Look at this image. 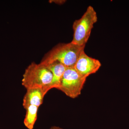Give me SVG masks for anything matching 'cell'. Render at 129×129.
<instances>
[{
  "label": "cell",
  "instance_id": "6da1fadb",
  "mask_svg": "<svg viewBox=\"0 0 129 129\" xmlns=\"http://www.w3.org/2000/svg\"><path fill=\"white\" fill-rule=\"evenodd\" d=\"M85 46H80L72 42L57 45L47 53L40 64L46 67L57 62L67 68L74 67Z\"/></svg>",
  "mask_w": 129,
  "mask_h": 129
},
{
  "label": "cell",
  "instance_id": "7a4b0ae2",
  "mask_svg": "<svg viewBox=\"0 0 129 129\" xmlns=\"http://www.w3.org/2000/svg\"><path fill=\"white\" fill-rule=\"evenodd\" d=\"M52 73L45 66L32 62L25 70L22 85L26 89L34 88L45 89L48 92L52 81Z\"/></svg>",
  "mask_w": 129,
  "mask_h": 129
},
{
  "label": "cell",
  "instance_id": "3957f363",
  "mask_svg": "<svg viewBox=\"0 0 129 129\" xmlns=\"http://www.w3.org/2000/svg\"><path fill=\"white\" fill-rule=\"evenodd\" d=\"M97 20V15L94 9L91 6L88 7L82 17L74 22L73 38L71 42L80 46H85Z\"/></svg>",
  "mask_w": 129,
  "mask_h": 129
},
{
  "label": "cell",
  "instance_id": "277c9868",
  "mask_svg": "<svg viewBox=\"0 0 129 129\" xmlns=\"http://www.w3.org/2000/svg\"><path fill=\"white\" fill-rule=\"evenodd\" d=\"M86 79L80 75L74 67L68 68L63 75L57 89L67 96L75 99L81 94Z\"/></svg>",
  "mask_w": 129,
  "mask_h": 129
},
{
  "label": "cell",
  "instance_id": "5b68a950",
  "mask_svg": "<svg viewBox=\"0 0 129 129\" xmlns=\"http://www.w3.org/2000/svg\"><path fill=\"white\" fill-rule=\"evenodd\" d=\"M101 66L97 59L90 57L83 51L81 53L74 68L80 75L87 78L90 75L96 73Z\"/></svg>",
  "mask_w": 129,
  "mask_h": 129
},
{
  "label": "cell",
  "instance_id": "8992f818",
  "mask_svg": "<svg viewBox=\"0 0 129 129\" xmlns=\"http://www.w3.org/2000/svg\"><path fill=\"white\" fill-rule=\"evenodd\" d=\"M45 89L42 88H34L27 90L23 101L24 108L33 105L39 107L42 104L44 96L47 93Z\"/></svg>",
  "mask_w": 129,
  "mask_h": 129
},
{
  "label": "cell",
  "instance_id": "52a82bcc",
  "mask_svg": "<svg viewBox=\"0 0 129 129\" xmlns=\"http://www.w3.org/2000/svg\"><path fill=\"white\" fill-rule=\"evenodd\" d=\"M46 67L51 72L53 75L50 90L53 88L57 89L59 87L63 75L67 68L57 62L52 63Z\"/></svg>",
  "mask_w": 129,
  "mask_h": 129
},
{
  "label": "cell",
  "instance_id": "ba28073f",
  "mask_svg": "<svg viewBox=\"0 0 129 129\" xmlns=\"http://www.w3.org/2000/svg\"><path fill=\"white\" fill-rule=\"evenodd\" d=\"M39 107L29 105L24 108L26 113L24 120V124L27 128L33 129L37 119V113Z\"/></svg>",
  "mask_w": 129,
  "mask_h": 129
},
{
  "label": "cell",
  "instance_id": "9c48e42d",
  "mask_svg": "<svg viewBox=\"0 0 129 129\" xmlns=\"http://www.w3.org/2000/svg\"><path fill=\"white\" fill-rule=\"evenodd\" d=\"M54 1V2L56 4H62L65 2L66 1H63V0H62V1L59 0V1Z\"/></svg>",
  "mask_w": 129,
  "mask_h": 129
},
{
  "label": "cell",
  "instance_id": "30bf717a",
  "mask_svg": "<svg viewBox=\"0 0 129 129\" xmlns=\"http://www.w3.org/2000/svg\"><path fill=\"white\" fill-rule=\"evenodd\" d=\"M49 129H63L62 128H61L59 126H52Z\"/></svg>",
  "mask_w": 129,
  "mask_h": 129
}]
</instances>
